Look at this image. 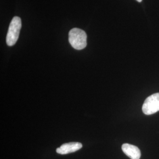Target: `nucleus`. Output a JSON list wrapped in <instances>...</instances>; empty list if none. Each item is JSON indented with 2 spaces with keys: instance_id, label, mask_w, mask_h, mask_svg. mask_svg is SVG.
I'll use <instances>...</instances> for the list:
<instances>
[{
  "instance_id": "nucleus-1",
  "label": "nucleus",
  "mask_w": 159,
  "mask_h": 159,
  "mask_svg": "<svg viewBox=\"0 0 159 159\" xmlns=\"http://www.w3.org/2000/svg\"><path fill=\"white\" fill-rule=\"evenodd\" d=\"M69 42L74 49L81 50L87 46V34L81 29H71L68 34Z\"/></svg>"
},
{
  "instance_id": "nucleus-3",
  "label": "nucleus",
  "mask_w": 159,
  "mask_h": 159,
  "mask_svg": "<svg viewBox=\"0 0 159 159\" xmlns=\"http://www.w3.org/2000/svg\"><path fill=\"white\" fill-rule=\"evenodd\" d=\"M143 113L151 115L159 111V93H155L148 97L143 105Z\"/></svg>"
},
{
  "instance_id": "nucleus-5",
  "label": "nucleus",
  "mask_w": 159,
  "mask_h": 159,
  "mask_svg": "<svg viewBox=\"0 0 159 159\" xmlns=\"http://www.w3.org/2000/svg\"><path fill=\"white\" fill-rule=\"evenodd\" d=\"M122 150L131 159H140L141 152L139 148L136 146L125 143L122 145Z\"/></svg>"
},
{
  "instance_id": "nucleus-4",
  "label": "nucleus",
  "mask_w": 159,
  "mask_h": 159,
  "mask_svg": "<svg viewBox=\"0 0 159 159\" xmlns=\"http://www.w3.org/2000/svg\"><path fill=\"white\" fill-rule=\"evenodd\" d=\"M82 147L83 145L80 143H68L61 145L60 148H57L56 152L57 153L60 154H67L75 152L81 148Z\"/></svg>"
},
{
  "instance_id": "nucleus-2",
  "label": "nucleus",
  "mask_w": 159,
  "mask_h": 159,
  "mask_svg": "<svg viewBox=\"0 0 159 159\" xmlns=\"http://www.w3.org/2000/svg\"><path fill=\"white\" fill-rule=\"evenodd\" d=\"M21 20L20 17H14L12 20L6 37V43L8 46H14L18 39L21 29Z\"/></svg>"
},
{
  "instance_id": "nucleus-6",
  "label": "nucleus",
  "mask_w": 159,
  "mask_h": 159,
  "mask_svg": "<svg viewBox=\"0 0 159 159\" xmlns=\"http://www.w3.org/2000/svg\"><path fill=\"white\" fill-rule=\"evenodd\" d=\"M136 1H138V2H141L142 1V0H136Z\"/></svg>"
}]
</instances>
